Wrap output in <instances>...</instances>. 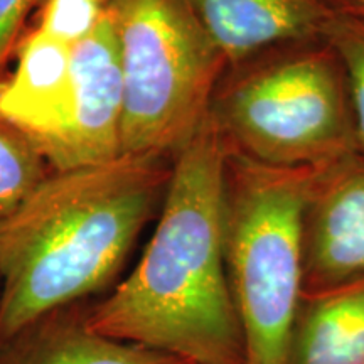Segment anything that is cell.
Segmentation results:
<instances>
[{
	"instance_id": "cell-4",
	"label": "cell",
	"mask_w": 364,
	"mask_h": 364,
	"mask_svg": "<svg viewBox=\"0 0 364 364\" xmlns=\"http://www.w3.org/2000/svg\"><path fill=\"white\" fill-rule=\"evenodd\" d=\"M235 70L211 105L228 152L279 169H327L359 154L343 65L324 41Z\"/></svg>"
},
{
	"instance_id": "cell-11",
	"label": "cell",
	"mask_w": 364,
	"mask_h": 364,
	"mask_svg": "<svg viewBox=\"0 0 364 364\" xmlns=\"http://www.w3.org/2000/svg\"><path fill=\"white\" fill-rule=\"evenodd\" d=\"M289 364H364V285L302 300Z\"/></svg>"
},
{
	"instance_id": "cell-7",
	"label": "cell",
	"mask_w": 364,
	"mask_h": 364,
	"mask_svg": "<svg viewBox=\"0 0 364 364\" xmlns=\"http://www.w3.org/2000/svg\"><path fill=\"white\" fill-rule=\"evenodd\" d=\"M302 300L364 285V157L322 171L302 230Z\"/></svg>"
},
{
	"instance_id": "cell-6",
	"label": "cell",
	"mask_w": 364,
	"mask_h": 364,
	"mask_svg": "<svg viewBox=\"0 0 364 364\" xmlns=\"http://www.w3.org/2000/svg\"><path fill=\"white\" fill-rule=\"evenodd\" d=\"M124 78L108 9L98 29L73 46L65 124L43 156L51 171L95 166L122 156Z\"/></svg>"
},
{
	"instance_id": "cell-13",
	"label": "cell",
	"mask_w": 364,
	"mask_h": 364,
	"mask_svg": "<svg viewBox=\"0 0 364 364\" xmlns=\"http://www.w3.org/2000/svg\"><path fill=\"white\" fill-rule=\"evenodd\" d=\"M321 39L343 65L353 105L358 150L364 157V17L336 11Z\"/></svg>"
},
{
	"instance_id": "cell-2",
	"label": "cell",
	"mask_w": 364,
	"mask_h": 364,
	"mask_svg": "<svg viewBox=\"0 0 364 364\" xmlns=\"http://www.w3.org/2000/svg\"><path fill=\"white\" fill-rule=\"evenodd\" d=\"M169 162L120 156L53 171L0 221V348L115 279L161 209Z\"/></svg>"
},
{
	"instance_id": "cell-3",
	"label": "cell",
	"mask_w": 364,
	"mask_h": 364,
	"mask_svg": "<svg viewBox=\"0 0 364 364\" xmlns=\"http://www.w3.org/2000/svg\"><path fill=\"white\" fill-rule=\"evenodd\" d=\"M322 171L268 167L226 150L225 265L245 364L290 361L302 304L304 215Z\"/></svg>"
},
{
	"instance_id": "cell-16",
	"label": "cell",
	"mask_w": 364,
	"mask_h": 364,
	"mask_svg": "<svg viewBox=\"0 0 364 364\" xmlns=\"http://www.w3.org/2000/svg\"><path fill=\"white\" fill-rule=\"evenodd\" d=\"M338 11L364 17V0H327Z\"/></svg>"
},
{
	"instance_id": "cell-15",
	"label": "cell",
	"mask_w": 364,
	"mask_h": 364,
	"mask_svg": "<svg viewBox=\"0 0 364 364\" xmlns=\"http://www.w3.org/2000/svg\"><path fill=\"white\" fill-rule=\"evenodd\" d=\"M41 4L43 0H0V80L12 49L19 43L26 19Z\"/></svg>"
},
{
	"instance_id": "cell-10",
	"label": "cell",
	"mask_w": 364,
	"mask_h": 364,
	"mask_svg": "<svg viewBox=\"0 0 364 364\" xmlns=\"http://www.w3.org/2000/svg\"><path fill=\"white\" fill-rule=\"evenodd\" d=\"M0 364H194L176 354L124 343L86 326V306L61 309L0 348Z\"/></svg>"
},
{
	"instance_id": "cell-12",
	"label": "cell",
	"mask_w": 364,
	"mask_h": 364,
	"mask_svg": "<svg viewBox=\"0 0 364 364\" xmlns=\"http://www.w3.org/2000/svg\"><path fill=\"white\" fill-rule=\"evenodd\" d=\"M51 172L33 140L0 117V221L11 216Z\"/></svg>"
},
{
	"instance_id": "cell-17",
	"label": "cell",
	"mask_w": 364,
	"mask_h": 364,
	"mask_svg": "<svg viewBox=\"0 0 364 364\" xmlns=\"http://www.w3.org/2000/svg\"><path fill=\"white\" fill-rule=\"evenodd\" d=\"M0 287H2V279H0Z\"/></svg>"
},
{
	"instance_id": "cell-14",
	"label": "cell",
	"mask_w": 364,
	"mask_h": 364,
	"mask_svg": "<svg viewBox=\"0 0 364 364\" xmlns=\"http://www.w3.org/2000/svg\"><path fill=\"white\" fill-rule=\"evenodd\" d=\"M112 0H43L36 29L68 46L90 38L107 17Z\"/></svg>"
},
{
	"instance_id": "cell-9",
	"label": "cell",
	"mask_w": 364,
	"mask_h": 364,
	"mask_svg": "<svg viewBox=\"0 0 364 364\" xmlns=\"http://www.w3.org/2000/svg\"><path fill=\"white\" fill-rule=\"evenodd\" d=\"M12 76L0 80V117L44 152L65 124L73 46L34 27L17 43Z\"/></svg>"
},
{
	"instance_id": "cell-1",
	"label": "cell",
	"mask_w": 364,
	"mask_h": 364,
	"mask_svg": "<svg viewBox=\"0 0 364 364\" xmlns=\"http://www.w3.org/2000/svg\"><path fill=\"white\" fill-rule=\"evenodd\" d=\"M225 169L226 147L209 112L172 161L139 263L108 297L86 307L91 331L194 364H245L225 265Z\"/></svg>"
},
{
	"instance_id": "cell-8",
	"label": "cell",
	"mask_w": 364,
	"mask_h": 364,
	"mask_svg": "<svg viewBox=\"0 0 364 364\" xmlns=\"http://www.w3.org/2000/svg\"><path fill=\"white\" fill-rule=\"evenodd\" d=\"M230 68L275 46L322 38L338 9L327 0H186Z\"/></svg>"
},
{
	"instance_id": "cell-5",
	"label": "cell",
	"mask_w": 364,
	"mask_h": 364,
	"mask_svg": "<svg viewBox=\"0 0 364 364\" xmlns=\"http://www.w3.org/2000/svg\"><path fill=\"white\" fill-rule=\"evenodd\" d=\"M124 78L122 156L174 157L211 112L228 59L186 0H112Z\"/></svg>"
}]
</instances>
